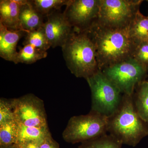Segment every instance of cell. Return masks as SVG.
I'll list each match as a JSON object with an SVG mask.
<instances>
[{
	"label": "cell",
	"mask_w": 148,
	"mask_h": 148,
	"mask_svg": "<svg viewBox=\"0 0 148 148\" xmlns=\"http://www.w3.org/2000/svg\"><path fill=\"white\" fill-rule=\"evenodd\" d=\"M14 120L20 126L48 127L43 101L34 94L14 98Z\"/></svg>",
	"instance_id": "obj_8"
},
{
	"label": "cell",
	"mask_w": 148,
	"mask_h": 148,
	"mask_svg": "<svg viewBox=\"0 0 148 148\" xmlns=\"http://www.w3.org/2000/svg\"><path fill=\"white\" fill-rule=\"evenodd\" d=\"M142 0H100L96 23L113 29L128 28L140 9Z\"/></svg>",
	"instance_id": "obj_6"
},
{
	"label": "cell",
	"mask_w": 148,
	"mask_h": 148,
	"mask_svg": "<svg viewBox=\"0 0 148 148\" xmlns=\"http://www.w3.org/2000/svg\"><path fill=\"white\" fill-rule=\"evenodd\" d=\"M135 109L140 117L148 125V82L138 85L132 95Z\"/></svg>",
	"instance_id": "obj_15"
},
{
	"label": "cell",
	"mask_w": 148,
	"mask_h": 148,
	"mask_svg": "<svg viewBox=\"0 0 148 148\" xmlns=\"http://www.w3.org/2000/svg\"><path fill=\"white\" fill-rule=\"evenodd\" d=\"M108 118L90 111L87 114L71 117L62 137L71 144L84 143L108 133Z\"/></svg>",
	"instance_id": "obj_5"
},
{
	"label": "cell",
	"mask_w": 148,
	"mask_h": 148,
	"mask_svg": "<svg viewBox=\"0 0 148 148\" xmlns=\"http://www.w3.org/2000/svg\"><path fill=\"white\" fill-rule=\"evenodd\" d=\"M14 120V98L0 99V124Z\"/></svg>",
	"instance_id": "obj_22"
},
{
	"label": "cell",
	"mask_w": 148,
	"mask_h": 148,
	"mask_svg": "<svg viewBox=\"0 0 148 148\" xmlns=\"http://www.w3.org/2000/svg\"><path fill=\"white\" fill-rule=\"evenodd\" d=\"M121 142L107 133L99 138L82 143L79 148H122Z\"/></svg>",
	"instance_id": "obj_19"
},
{
	"label": "cell",
	"mask_w": 148,
	"mask_h": 148,
	"mask_svg": "<svg viewBox=\"0 0 148 148\" xmlns=\"http://www.w3.org/2000/svg\"><path fill=\"white\" fill-rule=\"evenodd\" d=\"M133 58L142 65L148 67V41L141 43L137 46Z\"/></svg>",
	"instance_id": "obj_23"
},
{
	"label": "cell",
	"mask_w": 148,
	"mask_h": 148,
	"mask_svg": "<svg viewBox=\"0 0 148 148\" xmlns=\"http://www.w3.org/2000/svg\"><path fill=\"white\" fill-rule=\"evenodd\" d=\"M51 135L48 126L25 127L19 125L18 140L16 145L29 142L43 143L46 138Z\"/></svg>",
	"instance_id": "obj_16"
},
{
	"label": "cell",
	"mask_w": 148,
	"mask_h": 148,
	"mask_svg": "<svg viewBox=\"0 0 148 148\" xmlns=\"http://www.w3.org/2000/svg\"><path fill=\"white\" fill-rule=\"evenodd\" d=\"M42 26L51 47H62L69 39L73 29L66 19L64 12L58 10L48 14Z\"/></svg>",
	"instance_id": "obj_10"
},
{
	"label": "cell",
	"mask_w": 148,
	"mask_h": 148,
	"mask_svg": "<svg viewBox=\"0 0 148 148\" xmlns=\"http://www.w3.org/2000/svg\"><path fill=\"white\" fill-rule=\"evenodd\" d=\"M61 48L66 66L77 77L86 79L99 70L95 46L86 32L73 30Z\"/></svg>",
	"instance_id": "obj_3"
},
{
	"label": "cell",
	"mask_w": 148,
	"mask_h": 148,
	"mask_svg": "<svg viewBox=\"0 0 148 148\" xmlns=\"http://www.w3.org/2000/svg\"><path fill=\"white\" fill-rule=\"evenodd\" d=\"M23 45H32L45 51H47L51 47L42 27L27 33Z\"/></svg>",
	"instance_id": "obj_20"
},
{
	"label": "cell",
	"mask_w": 148,
	"mask_h": 148,
	"mask_svg": "<svg viewBox=\"0 0 148 148\" xmlns=\"http://www.w3.org/2000/svg\"><path fill=\"white\" fill-rule=\"evenodd\" d=\"M40 148H59L58 143L53 140L51 135L46 138L41 145Z\"/></svg>",
	"instance_id": "obj_24"
},
{
	"label": "cell",
	"mask_w": 148,
	"mask_h": 148,
	"mask_svg": "<svg viewBox=\"0 0 148 148\" xmlns=\"http://www.w3.org/2000/svg\"><path fill=\"white\" fill-rule=\"evenodd\" d=\"M123 95L132 96L138 85L145 80L148 67L131 58L101 71Z\"/></svg>",
	"instance_id": "obj_7"
},
{
	"label": "cell",
	"mask_w": 148,
	"mask_h": 148,
	"mask_svg": "<svg viewBox=\"0 0 148 148\" xmlns=\"http://www.w3.org/2000/svg\"><path fill=\"white\" fill-rule=\"evenodd\" d=\"M19 125L15 120L0 124V147L16 145Z\"/></svg>",
	"instance_id": "obj_18"
},
{
	"label": "cell",
	"mask_w": 148,
	"mask_h": 148,
	"mask_svg": "<svg viewBox=\"0 0 148 148\" xmlns=\"http://www.w3.org/2000/svg\"><path fill=\"white\" fill-rule=\"evenodd\" d=\"M86 32L95 46L99 71L133 58L138 45L130 36L129 27L111 29L95 21Z\"/></svg>",
	"instance_id": "obj_1"
},
{
	"label": "cell",
	"mask_w": 148,
	"mask_h": 148,
	"mask_svg": "<svg viewBox=\"0 0 148 148\" xmlns=\"http://www.w3.org/2000/svg\"></svg>",
	"instance_id": "obj_27"
},
{
	"label": "cell",
	"mask_w": 148,
	"mask_h": 148,
	"mask_svg": "<svg viewBox=\"0 0 148 148\" xmlns=\"http://www.w3.org/2000/svg\"><path fill=\"white\" fill-rule=\"evenodd\" d=\"M26 32L8 29L0 23V56L6 61L14 62L18 51L16 46Z\"/></svg>",
	"instance_id": "obj_11"
},
{
	"label": "cell",
	"mask_w": 148,
	"mask_h": 148,
	"mask_svg": "<svg viewBox=\"0 0 148 148\" xmlns=\"http://www.w3.org/2000/svg\"><path fill=\"white\" fill-rule=\"evenodd\" d=\"M47 51L41 50L31 45H24L19 49L14 63L31 64L47 56Z\"/></svg>",
	"instance_id": "obj_17"
},
{
	"label": "cell",
	"mask_w": 148,
	"mask_h": 148,
	"mask_svg": "<svg viewBox=\"0 0 148 148\" xmlns=\"http://www.w3.org/2000/svg\"><path fill=\"white\" fill-rule=\"evenodd\" d=\"M130 36L138 45L148 41V16L139 10L129 26Z\"/></svg>",
	"instance_id": "obj_14"
},
{
	"label": "cell",
	"mask_w": 148,
	"mask_h": 148,
	"mask_svg": "<svg viewBox=\"0 0 148 148\" xmlns=\"http://www.w3.org/2000/svg\"><path fill=\"white\" fill-rule=\"evenodd\" d=\"M100 0H70L64 11L66 19L77 32L87 31L98 18Z\"/></svg>",
	"instance_id": "obj_9"
},
{
	"label": "cell",
	"mask_w": 148,
	"mask_h": 148,
	"mask_svg": "<svg viewBox=\"0 0 148 148\" xmlns=\"http://www.w3.org/2000/svg\"><path fill=\"white\" fill-rule=\"evenodd\" d=\"M108 133L123 145L132 147L148 136V125L137 112L132 96L123 95L119 108L108 117Z\"/></svg>",
	"instance_id": "obj_2"
},
{
	"label": "cell",
	"mask_w": 148,
	"mask_h": 148,
	"mask_svg": "<svg viewBox=\"0 0 148 148\" xmlns=\"http://www.w3.org/2000/svg\"><path fill=\"white\" fill-rule=\"evenodd\" d=\"M0 148H19L16 145H11L2 146Z\"/></svg>",
	"instance_id": "obj_26"
},
{
	"label": "cell",
	"mask_w": 148,
	"mask_h": 148,
	"mask_svg": "<svg viewBox=\"0 0 148 148\" xmlns=\"http://www.w3.org/2000/svg\"><path fill=\"white\" fill-rule=\"evenodd\" d=\"M32 4L40 13L44 16L55 11L58 10L64 5H67L70 0H34Z\"/></svg>",
	"instance_id": "obj_21"
},
{
	"label": "cell",
	"mask_w": 148,
	"mask_h": 148,
	"mask_svg": "<svg viewBox=\"0 0 148 148\" xmlns=\"http://www.w3.org/2000/svg\"><path fill=\"white\" fill-rule=\"evenodd\" d=\"M147 2H148V1H147Z\"/></svg>",
	"instance_id": "obj_28"
},
{
	"label": "cell",
	"mask_w": 148,
	"mask_h": 148,
	"mask_svg": "<svg viewBox=\"0 0 148 148\" xmlns=\"http://www.w3.org/2000/svg\"><path fill=\"white\" fill-rule=\"evenodd\" d=\"M35 8L31 1H27L21 6L19 21L21 30L28 32L35 31L42 27L44 17Z\"/></svg>",
	"instance_id": "obj_13"
},
{
	"label": "cell",
	"mask_w": 148,
	"mask_h": 148,
	"mask_svg": "<svg viewBox=\"0 0 148 148\" xmlns=\"http://www.w3.org/2000/svg\"><path fill=\"white\" fill-rule=\"evenodd\" d=\"M42 143L37 142H26L17 144L19 148H40L41 145Z\"/></svg>",
	"instance_id": "obj_25"
},
{
	"label": "cell",
	"mask_w": 148,
	"mask_h": 148,
	"mask_svg": "<svg viewBox=\"0 0 148 148\" xmlns=\"http://www.w3.org/2000/svg\"><path fill=\"white\" fill-rule=\"evenodd\" d=\"M26 0H1L0 23L11 30H21L19 21L21 6Z\"/></svg>",
	"instance_id": "obj_12"
},
{
	"label": "cell",
	"mask_w": 148,
	"mask_h": 148,
	"mask_svg": "<svg viewBox=\"0 0 148 148\" xmlns=\"http://www.w3.org/2000/svg\"><path fill=\"white\" fill-rule=\"evenodd\" d=\"M86 80L91 91L90 111L108 118L111 116L120 106L123 94L99 70Z\"/></svg>",
	"instance_id": "obj_4"
}]
</instances>
